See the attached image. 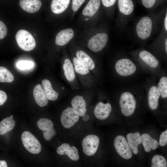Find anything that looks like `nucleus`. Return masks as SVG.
I'll use <instances>...</instances> for the list:
<instances>
[{"label":"nucleus","mask_w":167,"mask_h":167,"mask_svg":"<svg viewBox=\"0 0 167 167\" xmlns=\"http://www.w3.org/2000/svg\"><path fill=\"white\" fill-rule=\"evenodd\" d=\"M109 32L108 24L103 19L94 26L82 29L75 39L79 45L85 46L93 52H99L108 43Z\"/></svg>","instance_id":"1"},{"label":"nucleus","mask_w":167,"mask_h":167,"mask_svg":"<svg viewBox=\"0 0 167 167\" xmlns=\"http://www.w3.org/2000/svg\"><path fill=\"white\" fill-rule=\"evenodd\" d=\"M166 11L150 13L140 17L135 22L134 28L135 36L141 43L147 41L161 26Z\"/></svg>","instance_id":"2"},{"label":"nucleus","mask_w":167,"mask_h":167,"mask_svg":"<svg viewBox=\"0 0 167 167\" xmlns=\"http://www.w3.org/2000/svg\"><path fill=\"white\" fill-rule=\"evenodd\" d=\"M85 4L75 24L79 29L94 26L103 19L101 0H88Z\"/></svg>","instance_id":"3"},{"label":"nucleus","mask_w":167,"mask_h":167,"mask_svg":"<svg viewBox=\"0 0 167 167\" xmlns=\"http://www.w3.org/2000/svg\"><path fill=\"white\" fill-rule=\"evenodd\" d=\"M129 53L138 65L143 71L156 79L159 77L164 70L161 61L149 51L141 48Z\"/></svg>","instance_id":"4"},{"label":"nucleus","mask_w":167,"mask_h":167,"mask_svg":"<svg viewBox=\"0 0 167 167\" xmlns=\"http://www.w3.org/2000/svg\"><path fill=\"white\" fill-rule=\"evenodd\" d=\"M144 89L138 87L122 91L119 99V105L122 114L130 116L135 112L137 106V97Z\"/></svg>","instance_id":"5"},{"label":"nucleus","mask_w":167,"mask_h":167,"mask_svg":"<svg viewBox=\"0 0 167 167\" xmlns=\"http://www.w3.org/2000/svg\"><path fill=\"white\" fill-rule=\"evenodd\" d=\"M161 31L148 47V50L161 61L165 62L167 58V24L163 22Z\"/></svg>","instance_id":"6"},{"label":"nucleus","mask_w":167,"mask_h":167,"mask_svg":"<svg viewBox=\"0 0 167 167\" xmlns=\"http://www.w3.org/2000/svg\"><path fill=\"white\" fill-rule=\"evenodd\" d=\"M118 11L116 27L122 30L126 27L134 14V6L132 0H118Z\"/></svg>","instance_id":"7"},{"label":"nucleus","mask_w":167,"mask_h":167,"mask_svg":"<svg viewBox=\"0 0 167 167\" xmlns=\"http://www.w3.org/2000/svg\"><path fill=\"white\" fill-rule=\"evenodd\" d=\"M155 80L156 79L152 76L147 79L143 85L144 91L147 95L148 107L152 110H155L158 108L160 97Z\"/></svg>","instance_id":"8"},{"label":"nucleus","mask_w":167,"mask_h":167,"mask_svg":"<svg viewBox=\"0 0 167 167\" xmlns=\"http://www.w3.org/2000/svg\"><path fill=\"white\" fill-rule=\"evenodd\" d=\"M137 66L133 59L123 56L118 58L114 66L115 71L118 76L127 77L134 75L136 72Z\"/></svg>","instance_id":"9"},{"label":"nucleus","mask_w":167,"mask_h":167,"mask_svg":"<svg viewBox=\"0 0 167 167\" xmlns=\"http://www.w3.org/2000/svg\"><path fill=\"white\" fill-rule=\"evenodd\" d=\"M15 39L19 46L25 51H31L36 46L34 37L29 32L25 30H20L17 32Z\"/></svg>","instance_id":"10"},{"label":"nucleus","mask_w":167,"mask_h":167,"mask_svg":"<svg viewBox=\"0 0 167 167\" xmlns=\"http://www.w3.org/2000/svg\"><path fill=\"white\" fill-rule=\"evenodd\" d=\"M21 139L24 146L30 152L37 154L41 152V146L40 143L30 132H24L21 135Z\"/></svg>","instance_id":"11"},{"label":"nucleus","mask_w":167,"mask_h":167,"mask_svg":"<svg viewBox=\"0 0 167 167\" xmlns=\"http://www.w3.org/2000/svg\"><path fill=\"white\" fill-rule=\"evenodd\" d=\"M71 0H52L51 11L56 15L67 19Z\"/></svg>","instance_id":"12"},{"label":"nucleus","mask_w":167,"mask_h":167,"mask_svg":"<svg viewBox=\"0 0 167 167\" xmlns=\"http://www.w3.org/2000/svg\"><path fill=\"white\" fill-rule=\"evenodd\" d=\"M114 145L116 152L121 157L126 159L131 158L132 156L131 150L124 136H117L114 139Z\"/></svg>","instance_id":"13"},{"label":"nucleus","mask_w":167,"mask_h":167,"mask_svg":"<svg viewBox=\"0 0 167 167\" xmlns=\"http://www.w3.org/2000/svg\"><path fill=\"white\" fill-rule=\"evenodd\" d=\"M99 137L95 135H90L86 136L82 142L83 149L86 155H93L96 152L100 143Z\"/></svg>","instance_id":"14"},{"label":"nucleus","mask_w":167,"mask_h":167,"mask_svg":"<svg viewBox=\"0 0 167 167\" xmlns=\"http://www.w3.org/2000/svg\"><path fill=\"white\" fill-rule=\"evenodd\" d=\"M79 116L78 113L73 107L67 108L63 111L61 114V124L65 128L69 129L77 122Z\"/></svg>","instance_id":"15"},{"label":"nucleus","mask_w":167,"mask_h":167,"mask_svg":"<svg viewBox=\"0 0 167 167\" xmlns=\"http://www.w3.org/2000/svg\"><path fill=\"white\" fill-rule=\"evenodd\" d=\"M39 128L43 132V137L47 141L50 140L56 134L54 124L50 120L45 118L40 119L37 122Z\"/></svg>","instance_id":"16"},{"label":"nucleus","mask_w":167,"mask_h":167,"mask_svg":"<svg viewBox=\"0 0 167 167\" xmlns=\"http://www.w3.org/2000/svg\"><path fill=\"white\" fill-rule=\"evenodd\" d=\"M57 152L60 155H66L70 159L74 161H77L79 159L78 149L74 146L71 147L67 143H63L58 147Z\"/></svg>","instance_id":"17"},{"label":"nucleus","mask_w":167,"mask_h":167,"mask_svg":"<svg viewBox=\"0 0 167 167\" xmlns=\"http://www.w3.org/2000/svg\"><path fill=\"white\" fill-rule=\"evenodd\" d=\"M111 110V105L110 103H104L102 102H100L95 107L94 113L96 118L103 120L108 118Z\"/></svg>","instance_id":"18"},{"label":"nucleus","mask_w":167,"mask_h":167,"mask_svg":"<svg viewBox=\"0 0 167 167\" xmlns=\"http://www.w3.org/2000/svg\"><path fill=\"white\" fill-rule=\"evenodd\" d=\"M19 4L24 10L31 13L38 11L42 5L40 0H19Z\"/></svg>","instance_id":"19"},{"label":"nucleus","mask_w":167,"mask_h":167,"mask_svg":"<svg viewBox=\"0 0 167 167\" xmlns=\"http://www.w3.org/2000/svg\"><path fill=\"white\" fill-rule=\"evenodd\" d=\"M77 46L78 49H76L75 51V56L80 60L89 70L94 69L95 68V65L93 59L85 51L82 49H79L78 46Z\"/></svg>","instance_id":"20"},{"label":"nucleus","mask_w":167,"mask_h":167,"mask_svg":"<svg viewBox=\"0 0 167 167\" xmlns=\"http://www.w3.org/2000/svg\"><path fill=\"white\" fill-rule=\"evenodd\" d=\"M33 95L36 102L40 106L43 107L47 105L48 98L40 84H38L35 86Z\"/></svg>","instance_id":"21"},{"label":"nucleus","mask_w":167,"mask_h":167,"mask_svg":"<svg viewBox=\"0 0 167 167\" xmlns=\"http://www.w3.org/2000/svg\"><path fill=\"white\" fill-rule=\"evenodd\" d=\"M71 104L80 116H83L85 114L87 110L86 103L83 96L79 95L75 96L72 100Z\"/></svg>","instance_id":"22"},{"label":"nucleus","mask_w":167,"mask_h":167,"mask_svg":"<svg viewBox=\"0 0 167 167\" xmlns=\"http://www.w3.org/2000/svg\"><path fill=\"white\" fill-rule=\"evenodd\" d=\"M128 143L131 150L135 154L138 152V146L141 143V136L139 132L129 133L126 135Z\"/></svg>","instance_id":"23"},{"label":"nucleus","mask_w":167,"mask_h":167,"mask_svg":"<svg viewBox=\"0 0 167 167\" xmlns=\"http://www.w3.org/2000/svg\"><path fill=\"white\" fill-rule=\"evenodd\" d=\"M141 136V143L146 152H149L151 150H155L158 146L157 140L153 139L148 134L144 133Z\"/></svg>","instance_id":"24"},{"label":"nucleus","mask_w":167,"mask_h":167,"mask_svg":"<svg viewBox=\"0 0 167 167\" xmlns=\"http://www.w3.org/2000/svg\"><path fill=\"white\" fill-rule=\"evenodd\" d=\"M88 0H71L70 9L68 12L67 19L69 21L72 22L75 15L84 4Z\"/></svg>","instance_id":"25"},{"label":"nucleus","mask_w":167,"mask_h":167,"mask_svg":"<svg viewBox=\"0 0 167 167\" xmlns=\"http://www.w3.org/2000/svg\"><path fill=\"white\" fill-rule=\"evenodd\" d=\"M117 0H101L103 11L106 17L113 18L114 15V6Z\"/></svg>","instance_id":"26"},{"label":"nucleus","mask_w":167,"mask_h":167,"mask_svg":"<svg viewBox=\"0 0 167 167\" xmlns=\"http://www.w3.org/2000/svg\"><path fill=\"white\" fill-rule=\"evenodd\" d=\"M159 78L157 85L160 97L163 99H166L167 97V76L165 71L163 70Z\"/></svg>","instance_id":"27"},{"label":"nucleus","mask_w":167,"mask_h":167,"mask_svg":"<svg viewBox=\"0 0 167 167\" xmlns=\"http://www.w3.org/2000/svg\"><path fill=\"white\" fill-rule=\"evenodd\" d=\"M41 84L48 99L51 101L57 100L58 93L53 89L50 81L47 79H44L42 80Z\"/></svg>","instance_id":"28"},{"label":"nucleus","mask_w":167,"mask_h":167,"mask_svg":"<svg viewBox=\"0 0 167 167\" xmlns=\"http://www.w3.org/2000/svg\"><path fill=\"white\" fill-rule=\"evenodd\" d=\"M63 68L66 79L70 82L73 81L75 76L73 64L69 58H66L64 59Z\"/></svg>","instance_id":"29"},{"label":"nucleus","mask_w":167,"mask_h":167,"mask_svg":"<svg viewBox=\"0 0 167 167\" xmlns=\"http://www.w3.org/2000/svg\"><path fill=\"white\" fill-rule=\"evenodd\" d=\"M15 121L11 117L3 119L0 122V135H3L11 131L15 125Z\"/></svg>","instance_id":"30"},{"label":"nucleus","mask_w":167,"mask_h":167,"mask_svg":"<svg viewBox=\"0 0 167 167\" xmlns=\"http://www.w3.org/2000/svg\"><path fill=\"white\" fill-rule=\"evenodd\" d=\"M72 60L76 73L81 75H85L89 73V69L75 56H73Z\"/></svg>","instance_id":"31"},{"label":"nucleus","mask_w":167,"mask_h":167,"mask_svg":"<svg viewBox=\"0 0 167 167\" xmlns=\"http://www.w3.org/2000/svg\"><path fill=\"white\" fill-rule=\"evenodd\" d=\"M12 73L4 67L0 66V82L11 83L14 80Z\"/></svg>","instance_id":"32"},{"label":"nucleus","mask_w":167,"mask_h":167,"mask_svg":"<svg viewBox=\"0 0 167 167\" xmlns=\"http://www.w3.org/2000/svg\"><path fill=\"white\" fill-rule=\"evenodd\" d=\"M152 167H166L167 162L165 158L159 155L154 156L152 159Z\"/></svg>","instance_id":"33"},{"label":"nucleus","mask_w":167,"mask_h":167,"mask_svg":"<svg viewBox=\"0 0 167 167\" xmlns=\"http://www.w3.org/2000/svg\"><path fill=\"white\" fill-rule=\"evenodd\" d=\"M34 63L32 61L28 60H20L16 63V67L21 70H29L33 68Z\"/></svg>","instance_id":"34"},{"label":"nucleus","mask_w":167,"mask_h":167,"mask_svg":"<svg viewBox=\"0 0 167 167\" xmlns=\"http://www.w3.org/2000/svg\"><path fill=\"white\" fill-rule=\"evenodd\" d=\"M167 143V130L162 132L160 136L159 144L161 146H165Z\"/></svg>","instance_id":"35"},{"label":"nucleus","mask_w":167,"mask_h":167,"mask_svg":"<svg viewBox=\"0 0 167 167\" xmlns=\"http://www.w3.org/2000/svg\"><path fill=\"white\" fill-rule=\"evenodd\" d=\"M157 0H141L143 5L146 8L151 9L153 8L156 4Z\"/></svg>","instance_id":"36"},{"label":"nucleus","mask_w":167,"mask_h":167,"mask_svg":"<svg viewBox=\"0 0 167 167\" xmlns=\"http://www.w3.org/2000/svg\"><path fill=\"white\" fill-rule=\"evenodd\" d=\"M7 30L6 25L0 21V39H3L6 36Z\"/></svg>","instance_id":"37"},{"label":"nucleus","mask_w":167,"mask_h":167,"mask_svg":"<svg viewBox=\"0 0 167 167\" xmlns=\"http://www.w3.org/2000/svg\"><path fill=\"white\" fill-rule=\"evenodd\" d=\"M7 99V96L6 93L0 90V106H1L6 102Z\"/></svg>","instance_id":"38"},{"label":"nucleus","mask_w":167,"mask_h":167,"mask_svg":"<svg viewBox=\"0 0 167 167\" xmlns=\"http://www.w3.org/2000/svg\"><path fill=\"white\" fill-rule=\"evenodd\" d=\"M7 167L6 162L4 160H0V167Z\"/></svg>","instance_id":"39"},{"label":"nucleus","mask_w":167,"mask_h":167,"mask_svg":"<svg viewBox=\"0 0 167 167\" xmlns=\"http://www.w3.org/2000/svg\"><path fill=\"white\" fill-rule=\"evenodd\" d=\"M83 117V119L85 121H87L89 119V116L87 114H85Z\"/></svg>","instance_id":"40"},{"label":"nucleus","mask_w":167,"mask_h":167,"mask_svg":"<svg viewBox=\"0 0 167 167\" xmlns=\"http://www.w3.org/2000/svg\"><path fill=\"white\" fill-rule=\"evenodd\" d=\"M10 117H11L12 118H13V116L12 115H11L10 116Z\"/></svg>","instance_id":"41"},{"label":"nucleus","mask_w":167,"mask_h":167,"mask_svg":"<svg viewBox=\"0 0 167 167\" xmlns=\"http://www.w3.org/2000/svg\"><path fill=\"white\" fill-rule=\"evenodd\" d=\"M62 89H64V87H62Z\"/></svg>","instance_id":"42"}]
</instances>
